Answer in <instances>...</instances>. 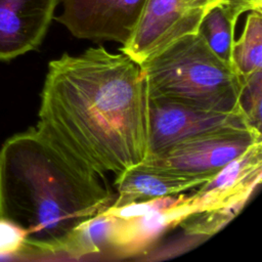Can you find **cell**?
Listing matches in <instances>:
<instances>
[{"mask_svg": "<svg viewBox=\"0 0 262 262\" xmlns=\"http://www.w3.org/2000/svg\"><path fill=\"white\" fill-rule=\"evenodd\" d=\"M194 213V206L184 194L178 204L166 209L130 218L116 216L107 251L121 258L145 252L165 232Z\"/></svg>", "mask_w": 262, "mask_h": 262, "instance_id": "9", "label": "cell"}, {"mask_svg": "<svg viewBox=\"0 0 262 262\" xmlns=\"http://www.w3.org/2000/svg\"><path fill=\"white\" fill-rule=\"evenodd\" d=\"M232 62L241 77L262 70V10L248 13L243 32L234 40Z\"/></svg>", "mask_w": 262, "mask_h": 262, "instance_id": "12", "label": "cell"}, {"mask_svg": "<svg viewBox=\"0 0 262 262\" xmlns=\"http://www.w3.org/2000/svg\"><path fill=\"white\" fill-rule=\"evenodd\" d=\"M219 5L233 21H237L241 14L254 10H262V0H222Z\"/></svg>", "mask_w": 262, "mask_h": 262, "instance_id": "17", "label": "cell"}, {"mask_svg": "<svg viewBox=\"0 0 262 262\" xmlns=\"http://www.w3.org/2000/svg\"><path fill=\"white\" fill-rule=\"evenodd\" d=\"M235 25L236 23L230 19L219 5H216L205 13L198 30L209 48L232 68Z\"/></svg>", "mask_w": 262, "mask_h": 262, "instance_id": "13", "label": "cell"}, {"mask_svg": "<svg viewBox=\"0 0 262 262\" xmlns=\"http://www.w3.org/2000/svg\"><path fill=\"white\" fill-rule=\"evenodd\" d=\"M184 194L179 193L175 195H168L164 198L154 199L145 202H138V203H132L121 207H113L110 206L104 211L108 214H112L114 216L120 217V218H130V217H136L140 216L152 211H158L162 209H166L169 207H172L176 204H178L182 199Z\"/></svg>", "mask_w": 262, "mask_h": 262, "instance_id": "16", "label": "cell"}, {"mask_svg": "<svg viewBox=\"0 0 262 262\" xmlns=\"http://www.w3.org/2000/svg\"><path fill=\"white\" fill-rule=\"evenodd\" d=\"M238 108L248 125L261 132L262 126V70L242 77ZM262 133V132H261Z\"/></svg>", "mask_w": 262, "mask_h": 262, "instance_id": "14", "label": "cell"}, {"mask_svg": "<svg viewBox=\"0 0 262 262\" xmlns=\"http://www.w3.org/2000/svg\"><path fill=\"white\" fill-rule=\"evenodd\" d=\"M35 128L76 168L106 184L143 162L147 91L138 63L103 46L48 63Z\"/></svg>", "mask_w": 262, "mask_h": 262, "instance_id": "1", "label": "cell"}, {"mask_svg": "<svg viewBox=\"0 0 262 262\" xmlns=\"http://www.w3.org/2000/svg\"><path fill=\"white\" fill-rule=\"evenodd\" d=\"M262 141V133L249 127H226L177 142L144 162L188 175L212 178L222 167Z\"/></svg>", "mask_w": 262, "mask_h": 262, "instance_id": "4", "label": "cell"}, {"mask_svg": "<svg viewBox=\"0 0 262 262\" xmlns=\"http://www.w3.org/2000/svg\"><path fill=\"white\" fill-rule=\"evenodd\" d=\"M113 202L110 184L76 168L35 127L0 147V218L24 231L25 258L61 255L74 228Z\"/></svg>", "mask_w": 262, "mask_h": 262, "instance_id": "2", "label": "cell"}, {"mask_svg": "<svg viewBox=\"0 0 262 262\" xmlns=\"http://www.w3.org/2000/svg\"><path fill=\"white\" fill-rule=\"evenodd\" d=\"M117 217L102 211L80 223L69 235L61 255L80 260L84 257L105 253Z\"/></svg>", "mask_w": 262, "mask_h": 262, "instance_id": "11", "label": "cell"}, {"mask_svg": "<svg viewBox=\"0 0 262 262\" xmlns=\"http://www.w3.org/2000/svg\"><path fill=\"white\" fill-rule=\"evenodd\" d=\"M25 253L24 231L12 222L0 218V259H24Z\"/></svg>", "mask_w": 262, "mask_h": 262, "instance_id": "15", "label": "cell"}, {"mask_svg": "<svg viewBox=\"0 0 262 262\" xmlns=\"http://www.w3.org/2000/svg\"><path fill=\"white\" fill-rule=\"evenodd\" d=\"M226 127L251 128L241 112H211L147 95V151L145 160L156 158L179 141Z\"/></svg>", "mask_w": 262, "mask_h": 262, "instance_id": "5", "label": "cell"}, {"mask_svg": "<svg viewBox=\"0 0 262 262\" xmlns=\"http://www.w3.org/2000/svg\"><path fill=\"white\" fill-rule=\"evenodd\" d=\"M261 178L262 141L222 167L188 199L195 213L232 204L246 205Z\"/></svg>", "mask_w": 262, "mask_h": 262, "instance_id": "8", "label": "cell"}, {"mask_svg": "<svg viewBox=\"0 0 262 262\" xmlns=\"http://www.w3.org/2000/svg\"><path fill=\"white\" fill-rule=\"evenodd\" d=\"M54 17L76 38L124 45L134 33L147 0H60Z\"/></svg>", "mask_w": 262, "mask_h": 262, "instance_id": "6", "label": "cell"}, {"mask_svg": "<svg viewBox=\"0 0 262 262\" xmlns=\"http://www.w3.org/2000/svg\"><path fill=\"white\" fill-rule=\"evenodd\" d=\"M222 0H188V6L191 10L204 16L205 13L210 8H212L213 6H216Z\"/></svg>", "mask_w": 262, "mask_h": 262, "instance_id": "18", "label": "cell"}, {"mask_svg": "<svg viewBox=\"0 0 262 262\" xmlns=\"http://www.w3.org/2000/svg\"><path fill=\"white\" fill-rule=\"evenodd\" d=\"M139 67L148 96L211 112H241L242 77L209 48L199 33L179 38Z\"/></svg>", "mask_w": 262, "mask_h": 262, "instance_id": "3", "label": "cell"}, {"mask_svg": "<svg viewBox=\"0 0 262 262\" xmlns=\"http://www.w3.org/2000/svg\"><path fill=\"white\" fill-rule=\"evenodd\" d=\"M210 178L175 172L147 162H141L114 180L117 198L111 206L121 207L198 188Z\"/></svg>", "mask_w": 262, "mask_h": 262, "instance_id": "10", "label": "cell"}, {"mask_svg": "<svg viewBox=\"0 0 262 262\" xmlns=\"http://www.w3.org/2000/svg\"><path fill=\"white\" fill-rule=\"evenodd\" d=\"M60 0H0V60L37 49Z\"/></svg>", "mask_w": 262, "mask_h": 262, "instance_id": "7", "label": "cell"}]
</instances>
